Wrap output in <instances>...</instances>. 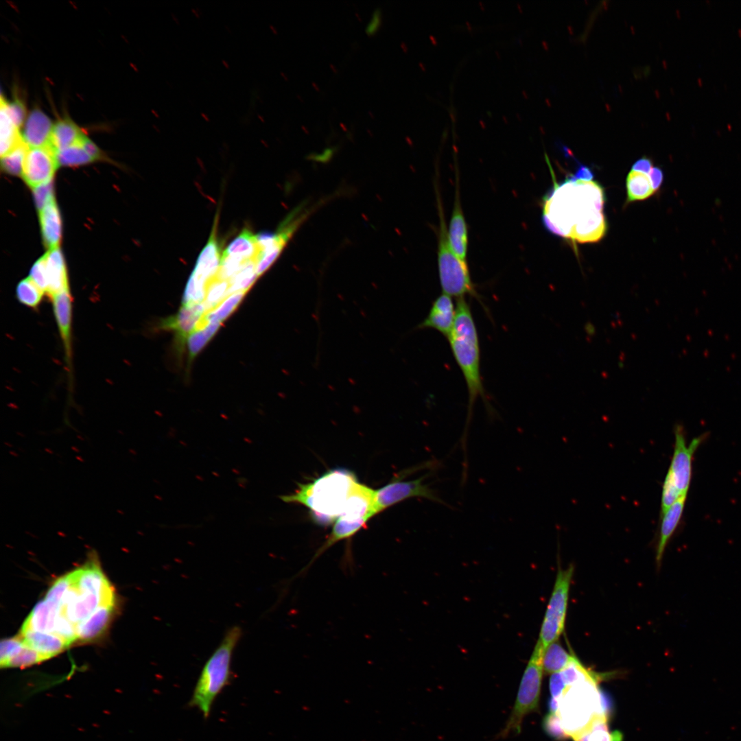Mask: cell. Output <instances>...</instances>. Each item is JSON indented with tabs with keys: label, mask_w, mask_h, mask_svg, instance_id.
I'll use <instances>...</instances> for the list:
<instances>
[{
	"label": "cell",
	"mask_w": 741,
	"mask_h": 741,
	"mask_svg": "<svg viewBox=\"0 0 741 741\" xmlns=\"http://www.w3.org/2000/svg\"><path fill=\"white\" fill-rule=\"evenodd\" d=\"M603 189L596 182L576 180L572 176L553 187L543 198L545 227L558 236L570 238L576 223L587 214L603 211Z\"/></svg>",
	"instance_id": "1"
},
{
	"label": "cell",
	"mask_w": 741,
	"mask_h": 741,
	"mask_svg": "<svg viewBox=\"0 0 741 741\" xmlns=\"http://www.w3.org/2000/svg\"><path fill=\"white\" fill-rule=\"evenodd\" d=\"M448 340L455 360L464 376L468 391L467 416L462 437V445L465 447L466 433L476 399L481 397L486 405H488L480 374V351L478 331L470 306L465 298L457 299L455 321Z\"/></svg>",
	"instance_id": "2"
},
{
	"label": "cell",
	"mask_w": 741,
	"mask_h": 741,
	"mask_svg": "<svg viewBox=\"0 0 741 741\" xmlns=\"http://www.w3.org/2000/svg\"><path fill=\"white\" fill-rule=\"evenodd\" d=\"M358 484L347 470L330 471L314 482L300 484L291 495L281 496L285 502L298 503L309 508L322 524H328L344 512L346 502Z\"/></svg>",
	"instance_id": "3"
},
{
	"label": "cell",
	"mask_w": 741,
	"mask_h": 741,
	"mask_svg": "<svg viewBox=\"0 0 741 741\" xmlns=\"http://www.w3.org/2000/svg\"><path fill=\"white\" fill-rule=\"evenodd\" d=\"M242 635V628L238 626L226 631L199 675L189 706L197 708L204 719L209 717L217 696L230 683L232 657Z\"/></svg>",
	"instance_id": "4"
},
{
	"label": "cell",
	"mask_w": 741,
	"mask_h": 741,
	"mask_svg": "<svg viewBox=\"0 0 741 741\" xmlns=\"http://www.w3.org/2000/svg\"><path fill=\"white\" fill-rule=\"evenodd\" d=\"M598 681L581 680L567 687L558 698L557 714L565 732L573 739L587 732L593 718L603 714Z\"/></svg>",
	"instance_id": "5"
},
{
	"label": "cell",
	"mask_w": 741,
	"mask_h": 741,
	"mask_svg": "<svg viewBox=\"0 0 741 741\" xmlns=\"http://www.w3.org/2000/svg\"><path fill=\"white\" fill-rule=\"evenodd\" d=\"M435 189L439 217L437 260L443 293L455 296L457 299L469 295L479 300L480 296L471 280L467 262L458 258L451 247L444 209L437 185H435Z\"/></svg>",
	"instance_id": "6"
},
{
	"label": "cell",
	"mask_w": 741,
	"mask_h": 741,
	"mask_svg": "<svg viewBox=\"0 0 741 741\" xmlns=\"http://www.w3.org/2000/svg\"><path fill=\"white\" fill-rule=\"evenodd\" d=\"M545 650L537 642L523 674L515 705L505 727L499 733L502 738L519 734L526 715L539 708L543 674V658Z\"/></svg>",
	"instance_id": "7"
},
{
	"label": "cell",
	"mask_w": 741,
	"mask_h": 741,
	"mask_svg": "<svg viewBox=\"0 0 741 741\" xmlns=\"http://www.w3.org/2000/svg\"><path fill=\"white\" fill-rule=\"evenodd\" d=\"M574 566H558L554 588L545 613L537 643L545 650L558 641L565 629L567 608Z\"/></svg>",
	"instance_id": "8"
},
{
	"label": "cell",
	"mask_w": 741,
	"mask_h": 741,
	"mask_svg": "<svg viewBox=\"0 0 741 741\" xmlns=\"http://www.w3.org/2000/svg\"><path fill=\"white\" fill-rule=\"evenodd\" d=\"M430 473L418 479L395 480L378 490H375L373 513L375 516L388 508L411 497H423L449 507L430 484L424 483Z\"/></svg>",
	"instance_id": "9"
},
{
	"label": "cell",
	"mask_w": 741,
	"mask_h": 741,
	"mask_svg": "<svg viewBox=\"0 0 741 741\" xmlns=\"http://www.w3.org/2000/svg\"><path fill=\"white\" fill-rule=\"evenodd\" d=\"M674 452L668 471L681 494L687 495L692 479V457L705 438V435L694 438L687 445L683 427L681 424H677L674 427Z\"/></svg>",
	"instance_id": "10"
},
{
	"label": "cell",
	"mask_w": 741,
	"mask_h": 741,
	"mask_svg": "<svg viewBox=\"0 0 741 741\" xmlns=\"http://www.w3.org/2000/svg\"><path fill=\"white\" fill-rule=\"evenodd\" d=\"M205 314L202 303L182 305L176 314L161 319L154 329L174 331L176 344L178 350L182 351L188 336L204 324Z\"/></svg>",
	"instance_id": "11"
},
{
	"label": "cell",
	"mask_w": 741,
	"mask_h": 741,
	"mask_svg": "<svg viewBox=\"0 0 741 741\" xmlns=\"http://www.w3.org/2000/svg\"><path fill=\"white\" fill-rule=\"evenodd\" d=\"M58 165L56 152L51 146L28 148L21 176L34 189L51 180Z\"/></svg>",
	"instance_id": "12"
},
{
	"label": "cell",
	"mask_w": 741,
	"mask_h": 741,
	"mask_svg": "<svg viewBox=\"0 0 741 741\" xmlns=\"http://www.w3.org/2000/svg\"><path fill=\"white\" fill-rule=\"evenodd\" d=\"M50 301L64 349L69 379L71 381L73 298L70 290L55 295Z\"/></svg>",
	"instance_id": "13"
},
{
	"label": "cell",
	"mask_w": 741,
	"mask_h": 741,
	"mask_svg": "<svg viewBox=\"0 0 741 741\" xmlns=\"http://www.w3.org/2000/svg\"><path fill=\"white\" fill-rule=\"evenodd\" d=\"M458 171L456 170V190L451 216L448 228L449 240L458 258L467 262L468 230L462 208Z\"/></svg>",
	"instance_id": "14"
},
{
	"label": "cell",
	"mask_w": 741,
	"mask_h": 741,
	"mask_svg": "<svg viewBox=\"0 0 741 741\" xmlns=\"http://www.w3.org/2000/svg\"><path fill=\"white\" fill-rule=\"evenodd\" d=\"M54 124L40 108H34L27 116L21 131L23 142L29 148L50 146Z\"/></svg>",
	"instance_id": "15"
},
{
	"label": "cell",
	"mask_w": 741,
	"mask_h": 741,
	"mask_svg": "<svg viewBox=\"0 0 741 741\" xmlns=\"http://www.w3.org/2000/svg\"><path fill=\"white\" fill-rule=\"evenodd\" d=\"M456 307L451 296L442 294L433 302L426 318L418 329H434L448 338L452 330Z\"/></svg>",
	"instance_id": "16"
},
{
	"label": "cell",
	"mask_w": 741,
	"mask_h": 741,
	"mask_svg": "<svg viewBox=\"0 0 741 741\" xmlns=\"http://www.w3.org/2000/svg\"><path fill=\"white\" fill-rule=\"evenodd\" d=\"M216 228L217 219L215 220L209 240L198 257L193 270L191 272V274L204 281L207 285L217 277L222 260Z\"/></svg>",
	"instance_id": "17"
},
{
	"label": "cell",
	"mask_w": 741,
	"mask_h": 741,
	"mask_svg": "<svg viewBox=\"0 0 741 741\" xmlns=\"http://www.w3.org/2000/svg\"><path fill=\"white\" fill-rule=\"evenodd\" d=\"M47 278L46 296L50 300L55 295L70 290L66 265L59 246L44 255Z\"/></svg>",
	"instance_id": "18"
},
{
	"label": "cell",
	"mask_w": 741,
	"mask_h": 741,
	"mask_svg": "<svg viewBox=\"0 0 741 741\" xmlns=\"http://www.w3.org/2000/svg\"><path fill=\"white\" fill-rule=\"evenodd\" d=\"M686 498L687 495L680 497L660 516L659 534L656 550V563L658 567L661 565L668 543L680 522Z\"/></svg>",
	"instance_id": "19"
},
{
	"label": "cell",
	"mask_w": 741,
	"mask_h": 741,
	"mask_svg": "<svg viewBox=\"0 0 741 741\" xmlns=\"http://www.w3.org/2000/svg\"><path fill=\"white\" fill-rule=\"evenodd\" d=\"M19 636L25 644L34 649L47 659L60 653L69 646L56 635L30 629H21Z\"/></svg>",
	"instance_id": "20"
},
{
	"label": "cell",
	"mask_w": 741,
	"mask_h": 741,
	"mask_svg": "<svg viewBox=\"0 0 741 741\" xmlns=\"http://www.w3.org/2000/svg\"><path fill=\"white\" fill-rule=\"evenodd\" d=\"M606 228L603 211H593L576 223L570 239L579 243L595 242L603 237Z\"/></svg>",
	"instance_id": "21"
},
{
	"label": "cell",
	"mask_w": 741,
	"mask_h": 741,
	"mask_svg": "<svg viewBox=\"0 0 741 741\" xmlns=\"http://www.w3.org/2000/svg\"><path fill=\"white\" fill-rule=\"evenodd\" d=\"M86 134L71 119L64 117L54 124L50 146L56 152L80 144Z\"/></svg>",
	"instance_id": "22"
},
{
	"label": "cell",
	"mask_w": 741,
	"mask_h": 741,
	"mask_svg": "<svg viewBox=\"0 0 741 741\" xmlns=\"http://www.w3.org/2000/svg\"><path fill=\"white\" fill-rule=\"evenodd\" d=\"M115 605H104L96 609L76 628L77 640L86 642L98 637L106 628Z\"/></svg>",
	"instance_id": "23"
},
{
	"label": "cell",
	"mask_w": 741,
	"mask_h": 741,
	"mask_svg": "<svg viewBox=\"0 0 741 741\" xmlns=\"http://www.w3.org/2000/svg\"><path fill=\"white\" fill-rule=\"evenodd\" d=\"M41 233L45 244L49 248L59 246L61 239V219L56 201L39 211Z\"/></svg>",
	"instance_id": "24"
},
{
	"label": "cell",
	"mask_w": 741,
	"mask_h": 741,
	"mask_svg": "<svg viewBox=\"0 0 741 741\" xmlns=\"http://www.w3.org/2000/svg\"><path fill=\"white\" fill-rule=\"evenodd\" d=\"M258 251L255 235L249 228H244L229 243L222 255L255 261Z\"/></svg>",
	"instance_id": "25"
},
{
	"label": "cell",
	"mask_w": 741,
	"mask_h": 741,
	"mask_svg": "<svg viewBox=\"0 0 741 741\" xmlns=\"http://www.w3.org/2000/svg\"><path fill=\"white\" fill-rule=\"evenodd\" d=\"M1 125V156H4L21 143H23L21 130L14 124L5 107L0 105Z\"/></svg>",
	"instance_id": "26"
},
{
	"label": "cell",
	"mask_w": 741,
	"mask_h": 741,
	"mask_svg": "<svg viewBox=\"0 0 741 741\" xmlns=\"http://www.w3.org/2000/svg\"><path fill=\"white\" fill-rule=\"evenodd\" d=\"M576 655L567 652L558 641L549 645L543 658V670L546 674H554L563 670Z\"/></svg>",
	"instance_id": "27"
},
{
	"label": "cell",
	"mask_w": 741,
	"mask_h": 741,
	"mask_svg": "<svg viewBox=\"0 0 741 741\" xmlns=\"http://www.w3.org/2000/svg\"><path fill=\"white\" fill-rule=\"evenodd\" d=\"M626 185L627 203L645 200L655 193L648 175L643 173L631 170L626 177Z\"/></svg>",
	"instance_id": "28"
},
{
	"label": "cell",
	"mask_w": 741,
	"mask_h": 741,
	"mask_svg": "<svg viewBox=\"0 0 741 741\" xmlns=\"http://www.w3.org/2000/svg\"><path fill=\"white\" fill-rule=\"evenodd\" d=\"M220 325L221 323L206 322L188 336L187 346L189 364L213 337Z\"/></svg>",
	"instance_id": "29"
},
{
	"label": "cell",
	"mask_w": 741,
	"mask_h": 741,
	"mask_svg": "<svg viewBox=\"0 0 741 741\" xmlns=\"http://www.w3.org/2000/svg\"><path fill=\"white\" fill-rule=\"evenodd\" d=\"M44 295V292L30 277L22 279L16 285L17 301L31 309H37L39 307Z\"/></svg>",
	"instance_id": "30"
},
{
	"label": "cell",
	"mask_w": 741,
	"mask_h": 741,
	"mask_svg": "<svg viewBox=\"0 0 741 741\" xmlns=\"http://www.w3.org/2000/svg\"><path fill=\"white\" fill-rule=\"evenodd\" d=\"M246 292H235L227 296L215 308L207 313L204 321L209 323H222L237 308Z\"/></svg>",
	"instance_id": "31"
},
{
	"label": "cell",
	"mask_w": 741,
	"mask_h": 741,
	"mask_svg": "<svg viewBox=\"0 0 741 741\" xmlns=\"http://www.w3.org/2000/svg\"><path fill=\"white\" fill-rule=\"evenodd\" d=\"M257 277L256 263L254 260H250L228 281L227 296L235 292H246Z\"/></svg>",
	"instance_id": "32"
},
{
	"label": "cell",
	"mask_w": 741,
	"mask_h": 741,
	"mask_svg": "<svg viewBox=\"0 0 741 741\" xmlns=\"http://www.w3.org/2000/svg\"><path fill=\"white\" fill-rule=\"evenodd\" d=\"M56 156L58 165L64 166L82 165L95 161L80 143L57 150Z\"/></svg>",
	"instance_id": "33"
},
{
	"label": "cell",
	"mask_w": 741,
	"mask_h": 741,
	"mask_svg": "<svg viewBox=\"0 0 741 741\" xmlns=\"http://www.w3.org/2000/svg\"><path fill=\"white\" fill-rule=\"evenodd\" d=\"M228 287V281L220 279L217 277L208 284L202 302L206 314L215 308L227 296Z\"/></svg>",
	"instance_id": "34"
},
{
	"label": "cell",
	"mask_w": 741,
	"mask_h": 741,
	"mask_svg": "<svg viewBox=\"0 0 741 741\" xmlns=\"http://www.w3.org/2000/svg\"><path fill=\"white\" fill-rule=\"evenodd\" d=\"M28 148L24 143L1 156V167L8 174L19 176L22 174L24 161Z\"/></svg>",
	"instance_id": "35"
},
{
	"label": "cell",
	"mask_w": 741,
	"mask_h": 741,
	"mask_svg": "<svg viewBox=\"0 0 741 741\" xmlns=\"http://www.w3.org/2000/svg\"><path fill=\"white\" fill-rule=\"evenodd\" d=\"M207 284L193 274L187 283L182 298V305L201 303L204 301Z\"/></svg>",
	"instance_id": "36"
},
{
	"label": "cell",
	"mask_w": 741,
	"mask_h": 741,
	"mask_svg": "<svg viewBox=\"0 0 741 741\" xmlns=\"http://www.w3.org/2000/svg\"><path fill=\"white\" fill-rule=\"evenodd\" d=\"M46 659L45 656L24 644L19 653L10 659L2 668H24Z\"/></svg>",
	"instance_id": "37"
},
{
	"label": "cell",
	"mask_w": 741,
	"mask_h": 741,
	"mask_svg": "<svg viewBox=\"0 0 741 741\" xmlns=\"http://www.w3.org/2000/svg\"><path fill=\"white\" fill-rule=\"evenodd\" d=\"M607 720L608 718L603 714L593 718L587 731V741H614L613 733L609 731Z\"/></svg>",
	"instance_id": "38"
},
{
	"label": "cell",
	"mask_w": 741,
	"mask_h": 741,
	"mask_svg": "<svg viewBox=\"0 0 741 741\" xmlns=\"http://www.w3.org/2000/svg\"><path fill=\"white\" fill-rule=\"evenodd\" d=\"M1 104L5 107L16 127L21 130L27 118L26 107L21 99L16 96L12 101H8L1 95Z\"/></svg>",
	"instance_id": "39"
},
{
	"label": "cell",
	"mask_w": 741,
	"mask_h": 741,
	"mask_svg": "<svg viewBox=\"0 0 741 741\" xmlns=\"http://www.w3.org/2000/svg\"><path fill=\"white\" fill-rule=\"evenodd\" d=\"M682 495L668 471L663 484L660 516Z\"/></svg>",
	"instance_id": "40"
},
{
	"label": "cell",
	"mask_w": 741,
	"mask_h": 741,
	"mask_svg": "<svg viewBox=\"0 0 741 741\" xmlns=\"http://www.w3.org/2000/svg\"><path fill=\"white\" fill-rule=\"evenodd\" d=\"M248 261L250 260L222 255L221 263L217 277L222 280L229 281Z\"/></svg>",
	"instance_id": "41"
},
{
	"label": "cell",
	"mask_w": 741,
	"mask_h": 741,
	"mask_svg": "<svg viewBox=\"0 0 741 741\" xmlns=\"http://www.w3.org/2000/svg\"><path fill=\"white\" fill-rule=\"evenodd\" d=\"M23 646L24 642L19 635L17 637L3 639L1 642V667L2 668L10 659L19 653V652L22 649Z\"/></svg>",
	"instance_id": "42"
},
{
	"label": "cell",
	"mask_w": 741,
	"mask_h": 741,
	"mask_svg": "<svg viewBox=\"0 0 741 741\" xmlns=\"http://www.w3.org/2000/svg\"><path fill=\"white\" fill-rule=\"evenodd\" d=\"M34 197L39 211L55 200L52 180L34 188Z\"/></svg>",
	"instance_id": "43"
},
{
	"label": "cell",
	"mask_w": 741,
	"mask_h": 741,
	"mask_svg": "<svg viewBox=\"0 0 741 741\" xmlns=\"http://www.w3.org/2000/svg\"><path fill=\"white\" fill-rule=\"evenodd\" d=\"M543 728L549 736L556 740H564L569 736L565 732L557 713L550 712L543 720Z\"/></svg>",
	"instance_id": "44"
},
{
	"label": "cell",
	"mask_w": 741,
	"mask_h": 741,
	"mask_svg": "<svg viewBox=\"0 0 741 741\" xmlns=\"http://www.w3.org/2000/svg\"><path fill=\"white\" fill-rule=\"evenodd\" d=\"M30 279L40 288L45 294L47 290V278L44 255L38 259L32 267L30 276Z\"/></svg>",
	"instance_id": "45"
},
{
	"label": "cell",
	"mask_w": 741,
	"mask_h": 741,
	"mask_svg": "<svg viewBox=\"0 0 741 741\" xmlns=\"http://www.w3.org/2000/svg\"><path fill=\"white\" fill-rule=\"evenodd\" d=\"M559 672L551 674L550 679V691L552 698L558 699L566 689Z\"/></svg>",
	"instance_id": "46"
},
{
	"label": "cell",
	"mask_w": 741,
	"mask_h": 741,
	"mask_svg": "<svg viewBox=\"0 0 741 741\" xmlns=\"http://www.w3.org/2000/svg\"><path fill=\"white\" fill-rule=\"evenodd\" d=\"M80 144L95 161L103 158V154L100 149L86 135Z\"/></svg>",
	"instance_id": "47"
},
{
	"label": "cell",
	"mask_w": 741,
	"mask_h": 741,
	"mask_svg": "<svg viewBox=\"0 0 741 741\" xmlns=\"http://www.w3.org/2000/svg\"><path fill=\"white\" fill-rule=\"evenodd\" d=\"M654 192L660 188L663 180V171L658 167H653L647 174Z\"/></svg>",
	"instance_id": "48"
},
{
	"label": "cell",
	"mask_w": 741,
	"mask_h": 741,
	"mask_svg": "<svg viewBox=\"0 0 741 741\" xmlns=\"http://www.w3.org/2000/svg\"><path fill=\"white\" fill-rule=\"evenodd\" d=\"M381 22V9L377 8L373 13L372 18L366 27V32L368 35L371 36L375 34L379 30Z\"/></svg>",
	"instance_id": "49"
},
{
	"label": "cell",
	"mask_w": 741,
	"mask_h": 741,
	"mask_svg": "<svg viewBox=\"0 0 741 741\" xmlns=\"http://www.w3.org/2000/svg\"><path fill=\"white\" fill-rule=\"evenodd\" d=\"M652 167V160L648 157H642L633 164L631 170L648 174Z\"/></svg>",
	"instance_id": "50"
},
{
	"label": "cell",
	"mask_w": 741,
	"mask_h": 741,
	"mask_svg": "<svg viewBox=\"0 0 741 741\" xmlns=\"http://www.w3.org/2000/svg\"><path fill=\"white\" fill-rule=\"evenodd\" d=\"M573 178L576 180L591 181L593 174L591 169L584 165H580Z\"/></svg>",
	"instance_id": "51"
},
{
	"label": "cell",
	"mask_w": 741,
	"mask_h": 741,
	"mask_svg": "<svg viewBox=\"0 0 741 741\" xmlns=\"http://www.w3.org/2000/svg\"><path fill=\"white\" fill-rule=\"evenodd\" d=\"M584 329H585V332L589 336H594L596 334V327L591 322H586L585 326H584Z\"/></svg>",
	"instance_id": "52"
},
{
	"label": "cell",
	"mask_w": 741,
	"mask_h": 741,
	"mask_svg": "<svg viewBox=\"0 0 741 741\" xmlns=\"http://www.w3.org/2000/svg\"><path fill=\"white\" fill-rule=\"evenodd\" d=\"M171 15H172V19H173V20H174V21H175V22H176V23H177L178 25H179V24H180V23H179V19H178V17H177V16H176V15H175V14H174V13H171Z\"/></svg>",
	"instance_id": "53"
},
{
	"label": "cell",
	"mask_w": 741,
	"mask_h": 741,
	"mask_svg": "<svg viewBox=\"0 0 741 741\" xmlns=\"http://www.w3.org/2000/svg\"><path fill=\"white\" fill-rule=\"evenodd\" d=\"M191 11L197 18H200V15L198 13V9L193 8Z\"/></svg>",
	"instance_id": "54"
},
{
	"label": "cell",
	"mask_w": 741,
	"mask_h": 741,
	"mask_svg": "<svg viewBox=\"0 0 741 741\" xmlns=\"http://www.w3.org/2000/svg\"><path fill=\"white\" fill-rule=\"evenodd\" d=\"M201 116L204 119L205 121H210V119H209V116L207 115L206 114L202 113Z\"/></svg>",
	"instance_id": "55"
},
{
	"label": "cell",
	"mask_w": 741,
	"mask_h": 741,
	"mask_svg": "<svg viewBox=\"0 0 741 741\" xmlns=\"http://www.w3.org/2000/svg\"><path fill=\"white\" fill-rule=\"evenodd\" d=\"M270 28L273 32L274 34H277V30H276V28L273 25H270Z\"/></svg>",
	"instance_id": "56"
},
{
	"label": "cell",
	"mask_w": 741,
	"mask_h": 741,
	"mask_svg": "<svg viewBox=\"0 0 741 741\" xmlns=\"http://www.w3.org/2000/svg\"><path fill=\"white\" fill-rule=\"evenodd\" d=\"M222 63H223L224 66V67H225L226 68H227V69H229V68H230V67H229V64H228V62H226V60H222Z\"/></svg>",
	"instance_id": "57"
},
{
	"label": "cell",
	"mask_w": 741,
	"mask_h": 741,
	"mask_svg": "<svg viewBox=\"0 0 741 741\" xmlns=\"http://www.w3.org/2000/svg\"><path fill=\"white\" fill-rule=\"evenodd\" d=\"M281 75L283 76V78H284L285 80H287V75H284V73H283V72H281Z\"/></svg>",
	"instance_id": "58"
},
{
	"label": "cell",
	"mask_w": 741,
	"mask_h": 741,
	"mask_svg": "<svg viewBox=\"0 0 741 741\" xmlns=\"http://www.w3.org/2000/svg\"><path fill=\"white\" fill-rule=\"evenodd\" d=\"M257 117L262 122H264V119L260 115H257Z\"/></svg>",
	"instance_id": "59"
},
{
	"label": "cell",
	"mask_w": 741,
	"mask_h": 741,
	"mask_svg": "<svg viewBox=\"0 0 741 741\" xmlns=\"http://www.w3.org/2000/svg\"><path fill=\"white\" fill-rule=\"evenodd\" d=\"M340 125L341 126V127H342V128H343V129H344V130H346V128H345V127H344L345 126H344V124H343L342 123H340Z\"/></svg>",
	"instance_id": "60"
},
{
	"label": "cell",
	"mask_w": 741,
	"mask_h": 741,
	"mask_svg": "<svg viewBox=\"0 0 741 741\" xmlns=\"http://www.w3.org/2000/svg\"><path fill=\"white\" fill-rule=\"evenodd\" d=\"M312 85L314 86L315 89H316L317 91H319V89H318L317 86H316L314 82H312Z\"/></svg>",
	"instance_id": "61"
}]
</instances>
